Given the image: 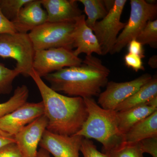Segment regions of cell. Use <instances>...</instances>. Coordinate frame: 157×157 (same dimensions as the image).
I'll return each mask as SVG.
<instances>
[{
    "instance_id": "obj_5",
    "label": "cell",
    "mask_w": 157,
    "mask_h": 157,
    "mask_svg": "<svg viewBox=\"0 0 157 157\" xmlns=\"http://www.w3.org/2000/svg\"><path fill=\"white\" fill-rule=\"evenodd\" d=\"M35 52L28 33L0 35V56L14 59L16 62L14 69L23 76H29Z\"/></svg>"
},
{
    "instance_id": "obj_6",
    "label": "cell",
    "mask_w": 157,
    "mask_h": 157,
    "mask_svg": "<svg viewBox=\"0 0 157 157\" xmlns=\"http://www.w3.org/2000/svg\"><path fill=\"white\" fill-rule=\"evenodd\" d=\"M130 5L128 21L118 36L111 54L119 52L131 41L136 39L147 22L155 20L157 17L156 4H151L144 0H131Z\"/></svg>"
},
{
    "instance_id": "obj_18",
    "label": "cell",
    "mask_w": 157,
    "mask_h": 157,
    "mask_svg": "<svg viewBox=\"0 0 157 157\" xmlns=\"http://www.w3.org/2000/svg\"><path fill=\"white\" fill-rule=\"evenodd\" d=\"M157 96V78L154 76L140 87L134 94L120 104L115 109L117 112L147 104L151 99Z\"/></svg>"
},
{
    "instance_id": "obj_9",
    "label": "cell",
    "mask_w": 157,
    "mask_h": 157,
    "mask_svg": "<svg viewBox=\"0 0 157 157\" xmlns=\"http://www.w3.org/2000/svg\"><path fill=\"white\" fill-rule=\"evenodd\" d=\"M152 78L146 73L132 81L107 82L106 90L99 95L98 104L104 109L115 110L117 106L134 94Z\"/></svg>"
},
{
    "instance_id": "obj_28",
    "label": "cell",
    "mask_w": 157,
    "mask_h": 157,
    "mask_svg": "<svg viewBox=\"0 0 157 157\" xmlns=\"http://www.w3.org/2000/svg\"><path fill=\"white\" fill-rule=\"evenodd\" d=\"M0 157H22L15 143L9 144L0 148Z\"/></svg>"
},
{
    "instance_id": "obj_25",
    "label": "cell",
    "mask_w": 157,
    "mask_h": 157,
    "mask_svg": "<svg viewBox=\"0 0 157 157\" xmlns=\"http://www.w3.org/2000/svg\"><path fill=\"white\" fill-rule=\"evenodd\" d=\"M80 151L83 157H109L107 154L99 151L94 142L87 138L82 139Z\"/></svg>"
},
{
    "instance_id": "obj_17",
    "label": "cell",
    "mask_w": 157,
    "mask_h": 157,
    "mask_svg": "<svg viewBox=\"0 0 157 157\" xmlns=\"http://www.w3.org/2000/svg\"><path fill=\"white\" fill-rule=\"evenodd\" d=\"M125 142L135 143L149 137H157V110L140 121L124 135Z\"/></svg>"
},
{
    "instance_id": "obj_27",
    "label": "cell",
    "mask_w": 157,
    "mask_h": 157,
    "mask_svg": "<svg viewBox=\"0 0 157 157\" xmlns=\"http://www.w3.org/2000/svg\"><path fill=\"white\" fill-rule=\"evenodd\" d=\"M125 64L128 68L137 72L139 70H144L142 59L140 57L128 52L124 57Z\"/></svg>"
},
{
    "instance_id": "obj_20",
    "label": "cell",
    "mask_w": 157,
    "mask_h": 157,
    "mask_svg": "<svg viewBox=\"0 0 157 157\" xmlns=\"http://www.w3.org/2000/svg\"><path fill=\"white\" fill-rule=\"evenodd\" d=\"M29 97V90L26 85L18 86L14 94L8 101L0 103V118L13 112L27 102Z\"/></svg>"
},
{
    "instance_id": "obj_21",
    "label": "cell",
    "mask_w": 157,
    "mask_h": 157,
    "mask_svg": "<svg viewBox=\"0 0 157 157\" xmlns=\"http://www.w3.org/2000/svg\"><path fill=\"white\" fill-rule=\"evenodd\" d=\"M136 39L142 45H149L151 48H156L157 20L148 21Z\"/></svg>"
},
{
    "instance_id": "obj_32",
    "label": "cell",
    "mask_w": 157,
    "mask_h": 157,
    "mask_svg": "<svg viewBox=\"0 0 157 157\" xmlns=\"http://www.w3.org/2000/svg\"><path fill=\"white\" fill-rule=\"evenodd\" d=\"M148 65L151 67L155 69L157 67V57L156 55L153 56L149 59Z\"/></svg>"
},
{
    "instance_id": "obj_33",
    "label": "cell",
    "mask_w": 157,
    "mask_h": 157,
    "mask_svg": "<svg viewBox=\"0 0 157 157\" xmlns=\"http://www.w3.org/2000/svg\"><path fill=\"white\" fill-rule=\"evenodd\" d=\"M36 157H51L50 154L48 151L44 150V149L41 148L38 151Z\"/></svg>"
},
{
    "instance_id": "obj_11",
    "label": "cell",
    "mask_w": 157,
    "mask_h": 157,
    "mask_svg": "<svg viewBox=\"0 0 157 157\" xmlns=\"http://www.w3.org/2000/svg\"><path fill=\"white\" fill-rule=\"evenodd\" d=\"M83 138L76 135H58L46 130L39 145L54 157H79Z\"/></svg>"
},
{
    "instance_id": "obj_30",
    "label": "cell",
    "mask_w": 157,
    "mask_h": 157,
    "mask_svg": "<svg viewBox=\"0 0 157 157\" xmlns=\"http://www.w3.org/2000/svg\"><path fill=\"white\" fill-rule=\"evenodd\" d=\"M128 45V53L137 56L142 59L145 57L143 45L136 39L132 40Z\"/></svg>"
},
{
    "instance_id": "obj_34",
    "label": "cell",
    "mask_w": 157,
    "mask_h": 157,
    "mask_svg": "<svg viewBox=\"0 0 157 157\" xmlns=\"http://www.w3.org/2000/svg\"><path fill=\"white\" fill-rule=\"evenodd\" d=\"M114 1L115 0H114V1H106V0L103 1L105 8H106L108 12L113 7L114 4Z\"/></svg>"
},
{
    "instance_id": "obj_29",
    "label": "cell",
    "mask_w": 157,
    "mask_h": 157,
    "mask_svg": "<svg viewBox=\"0 0 157 157\" xmlns=\"http://www.w3.org/2000/svg\"><path fill=\"white\" fill-rule=\"evenodd\" d=\"M17 33L13 23L10 21L3 14L0 9V35L14 34Z\"/></svg>"
},
{
    "instance_id": "obj_22",
    "label": "cell",
    "mask_w": 157,
    "mask_h": 157,
    "mask_svg": "<svg viewBox=\"0 0 157 157\" xmlns=\"http://www.w3.org/2000/svg\"><path fill=\"white\" fill-rule=\"evenodd\" d=\"M20 73L15 69L11 70L0 63V95L7 94L13 89V82Z\"/></svg>"
},
{
    "instance_id": "obj_13",
    "label": "cell",
    "mask_w": 157,
    "mask_h": 157,
    "mask_svg": "<svg viewBox=\"0 0 157 157\" xmlns=\"http://www.w3.org/2000/svg\"><path fill=\"white\" fill-rule=\"evenodd\" d=\"M42 7L41 0H30L21 8L12 21L17 33H28L47 22V13Z\"/></svg>"
},
{
    "instance_id": "obj_7",
    "label": "cell",
    "mask_w": 157,
    "mask_h": 157,
    "mask_svg": "<svg viewBox=\"0 0 157 157\" xmlns=\"http://www.w3.org/2000/svg\"><path fill=\"white\" fill-rule=\"evenodd\" d=\"M127 0H115L107 15L96 22L91 29L98 39L102 55L110 53L116 43L118 34L126 23L121 21V16Z\"/></svg>"
},
{
    "instance_id": "obj_10",
    "label": "cell",
    "mask_w": 157,
    "mask_h": 157,
    "mask_svg": "<svg viewBox=\"0 0 157 157\" xmlns=\"http://www.w3.org/2000/svg\"><path fill=\"white\" fill-rule=\"evenodd\" d=\"M44 113L42 101L38 103L26 102L13 112L0 118V130L14 137L23 128Z\"/></svg>"
},
{
    "instance_id": "obj_3",
    "label": "cell",
    "mask_w": 157,
    "mask_h": 157,
    "mask_svg": "<svg viewBox=\"0 0 157 157\" xmlns=\"http://www.w3.org/2000/svg\"><path fill=\"white\" fill-rule=\"evenodd\" d=\"M83 99L87 117L75 135L98 140L103 145V153L107 154L125 142L124 135L119 129L117 111L102 108L93 98Z\"/></svg>"
},
{
    "instance_id": "obj_14",
    "label": "cell",
    "mask_w": 157,
    "mask_h": 157,
    "mask_svg": "<svg viewBox=\"0 0 157 157\" xmlns=\"http://www.w3.org/2000/svg\"><path fill=\"white\" fill-rule=\"evenodd\" d=\"M73 53L76 56L80 54L85 53L86 56L97 53L102 55L101 47L98 39L92 30L86 23V17L82 14L76 19L73 36Z\"/></svg>"
},
{
    "instance_id": "obj_31",
    "label": "cell",
    "mask_w": 157,
    "mask_h": 157,
    "mask_svg": "<svg viewBox=\"0 0 157 157\" xmlns=\"http://www.w3.org/2000/svg\"><path fill=\"white\" fill-rule=\"evenodd\" d=\"M15 143L14 136L0 130V148L9 144Z\"/></svg>"
},
{
    "instance_id": "obj_8",
    "label": "cell",
    "mask_w": 157,
    "mask_h": 157,
    "mask_svg": "<svg viewBox=\"0 0 157 157\" xmlns=\"http://www.w3.org/2000/svg\"><path fill=\"white\" fill-rule=\"evenodd\" d=\"M82 59L76 56L73 50L64 48L36 51L33 69L41 78L63 68L77 67Z\"/></svg>"
},
{
    "instance_id": "obj_19",
    "label": "cell",
    "mask_w": 157,
    "mask_h": 157,
    "mask_svg": "<svg viewBox=\"0 0 157 157\" xmlns=\"http://www.w3.org/2000/svg\"><path fill=\"white\" fill-rule=\"evenodd\" d=\"M84 6V11L87 16L86 23L91 29L98 20L102 19L107 15L108 11L101 0H79Z\"/></svg>"
},
{
    "instance_id": "obj_4",
    "label": "cell",
    "mask_w": 157,
    "mask_h": 157,
    "mask_svg": "<svg viewBox=\"0 0 157 157\" xmlns=\"http://www.w3.org/2000/svg\"><path fill=\"white\" fill-rule=\"evenodd\" d=\"M75 21L46 22L31 31L28 34L35 51L57 48L73 50Z\"/></svg>"
},
{
    "instance_id": "obj_2",
    "label": "cell",
    "mask_w": 157,
    "mask_h": 157,
    "mask_svg": "<svg viewBox=\"0 0 157 157\" xmlns=\"http://www.w3.org/2000/svg\"><path fill=\"white\" fill-rule=\"evenodd\" d=\"M110 73L100 59L91 55L86 56L80 66L63 68L44 78L57 92L85 99L99 96Z\"/></svg>"
},
{
    "instance_id": "obj_12",
    "label": "cell",
    "mask_w": 157,
    "mask_h": 157,
    "mask_svg": "<svg viewBox=\"0 0 157 157\" xmlns=\"http://www.w3.org/2000/svg\"><path fill=\"white\" fill-rule=\"evenodd\" d=\"M47 125L48 120L44 114L14 136L15 144L22 157H36L38 147Z\"/></svg>"
},
{
    "instance_id": "obj_15",
    "label": "cell",
    "mask_w": 157,
    "mask_h": 157,
    "mask_svg": "<svg viewBox=\"0 0 157 157\" xmlns=\"http://www.w3.org/2000/svg\"><path fill=\"white\" fill-rule=\"evenodd\" d=\"M47 15V22L75 21L82 15L76 0H41Z\"/></svg>"
},
{
    "instance_id": "obj_23",
    "label": "cell",
    "mask_w": 157,
    "mask_h": 157,
    "mask_svg": "<svg viewBox=\"0 0 157 157\" xmlns=\"http://www.w3.org/2000/svg\"><path fill=\"white\" fill-rule=\"evenodd\" d=\"M30 0H0V9L4 16L13 21L17 17L21 9Z\"/></svg>"
},
{
    "instance_id": "obj_16",
    "label": "cell",
    "mask_w": 157,
    "mask_h": 157,
    "mask_svg": "<svg viewBox=\"0 0 157 157\" xmlns=\"http://www.w3.org/2000/svg\"><path fill=\"white\" fill-rule=\"evenodd\" d=\"M157 110V108L147 104L117 112L119 129L124 135L132 127Z\"/></svg>"
},
{
    "instance_id": "obj_1",
    "label": "cell",
    "mask_w": 157,
    "mask_h": 157,
    "mask_svg": "<svg viewBox=\"0 0 157 157\" xmlns=\"http://www.w3.org/2000/svg\"><path fill=\"white\" fill-rule=\"evenodd\" d=\"M36 85L48 120L46 130L55 134L71 136L81 129L88 113L84 99L62 95L52 89L33 69L29 74Z\"/></svg>"
},
{
    "instance_id": "obj_24",
    "label": "cell",
    "mask_w": 157,
    "mask_h": 157,
    "mask_svg": "<svg viewBox=\"0 0 157 157\" xmlns=\"http://www.w3.org/2000/svg\"><path fill=\"white\" fill-rule=\"evenodd\" d=\"M107 155L109 157H144L139 142L135 143L125 142Z\"/></svg>"
},
{
    "instance_id": "obj_26",
    "label": "cell",
    "mask_w": 157,
    "mask_h": 157,
    "mask_svg": "<svg viewBox=\"0 0 157 157\" xmlns=\"http://www.w3.org/2000/svg\"><path fill=\"white\" fill-rule=\"evenodd\" d=\"M142 152L157 157V137H149L140 141Z\"/></svg>"
}]
</instances>
